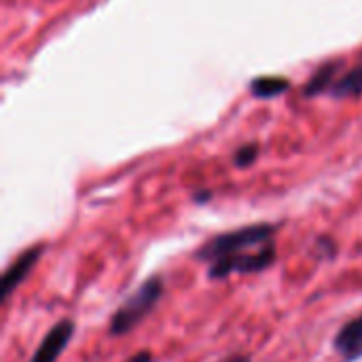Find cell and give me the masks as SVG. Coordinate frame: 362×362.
Masks as SVG:
<instances>
[{"label":"cell","mask_w":362,"mask_h":362,"mask_svg":"<svg viewBox=\"0 0 362 362\" xmlns=\"http://www.w3.org/2000/svg\"><path fill=\"white\" fill-rule=\"evenodd\" d=\"M76 325L70 318H62L59 322H55L47 335L42 337V341L38 344L36 352L32 354L30 362H57L59 356L66 352V348L70 346L72 337H74Z\"/></svg>","instance_id":"5"},{"label":"cell","mask_w":362,"mask_h":362,"mask_svg":"<svg viewBox=\"0 0 362 362\" xmlns=\"http://www.w3.org/2000/svg\"><path fill=\"white\" fill-rule=\"evenodd\" d=\"M278 261V248L276 242H269L259 248H250L244 252H235L223 259H216L208 265V278L210 280H227L229 276H250L261 274L269 267H274Z\"/></svg>","instance_id":"3"},{"label":"cell","mask_w":362,"mask_h":362,"mask_svg":"<svg viewBox=\"0 0 362 362\" xmlns=\"http://www.w3.org/2000/svg\"><path fill=\"white\" fill-rule=\"evenodd\" d=\"M312 255L318 261H333L337 257V242L329 235H320L312 244Z\"/></svg>","instance_id":"10"},{"label":"cell","mask_w":362,"mask_h":362,"mask_svg":"<svg viewBox=\"0 0 362 362\" xmlns=\"http://www.w3.org/2000/svg\"><path fill=\"white\" fill-rule=\"evenodd\" d=\"M276 233H278V225H274V223H255V225H246V227H240L233 231H225V233H218V235L210 238L208 242H204L193 252V259L210 265L216 259L265 246V244L274 242Z\"/></svg>","instance_id":"2"},{"label":"cell","mask_w":362,"mask_h":362,"mask_svg":"<svg viewBox=\"0 0 362 362\" xmlns=\"http://www.w3.org/2000/svg\"><path fill=\"white\" fill-rule=\"evenodd\" d=\"M291 89V81L284 76H259L250 83V91L259 100H272Z\"/></svg>","instance_id":"9"},{"label":"cell","mask_w":362,"mask_h":362,"mask_svg":"<svg viewBox=\"0 0 362 362\" xmlns=\"http://www.w3.org/2000/svg\"><path fill=\"white\" fill-rule=\"evenodd\" d=\"M165 293V282L159 274L148 276L110 316L108 320V335L123 337L132 333L138 325H142L159 305Z\"/></svg>","instance_id":"1"},{"label":"cell","mask_w":362,"mask_h":362,"mask_svg":"<svg viewBox=\"0 0 362 362\" xmlns=\"http://www.w3.org/2000/svg\"><path fill=\"white\" fill-rule=\"evenodd\" d=\"M257 157H259V144L257 142H248V144H244V146H240L235 151L233 163L244 170V168H250L257 161Z\"/></svg>","instance_id":"11"},{"label":"cell","mask_w":362,"mask_h":362,"mask_svg":"<svg viewBox=\"0 0 362 362\" xmlns=\"http://www.w3.org/2000/svg\"><path fill=\"white\" fill-rule=\"evenodd\" d=\"M42 255H45V244H32L30 248H25L21 255H17L13 259V263L2 274V288H0L2 303H6L8 297L28 280V276L32 274V269L36 267V263L40 261Z\"/></svg>","instance_id":"4"},{"label":"cell","mask_w":362,"mask_h":362,"mask_svg":"<svg viewBox=\"0 0 362 362\" xmlns=\"http://www.w3.org/2000/svg\"><path fill=\"white\" fill-rule=\"evenodd\" d=\"M339 68H341V62H329V64L320 66V68L312 74V78L305 83V87H303V95H308V98H316V95L329 93V89H331V87H333V83L337 81Z\"/></svg>","instance_id":"7"},{"label":"cell","mask_w":362,"mask_h":362,"mask_svg":"<svg viewBox=\"0 0 362 362\" xmlns=\"http://www.w3.org/2000/svg\"><path fill=\"white\" fill-rule=\"evenodd\" d=\"M329 95L335 100H350V98H361L362 95V64L354 66L352 70L344 72L337 76L333 87L329 89Z\"/></svg>","instance_id":"8"},{"label":"cell","mask_w":362,"mask_h":362,"mask_svg":"<svg viewBox=\"0 0 362 362\" xmlns=\"http://www.w3.org/2000/svg\"><path fill=\"white\" fill-rule=\"evenodd\" d=\"M210 199V191H206V193H197L195 195V202H208Z\"/></svg>","instance_id":"14"},{"label":"cell","mask_w":362,"mask_h":362,"mask_svg":"<svg viewBox=\"0 0 362 362\" xmlns=\"http://www.w3.org/2000/svg\"><path fill=\"white\" fill-rule=\"evenodd\" d=\"M127 362H153V354H151L148 350H140V352H136L134 356H129Z\"/></svg>","instance_id":"12"},{"label":"cell","mask_w":362,"mask_h":362,"mask_svg":"<svg viewBox=\"0 0 362 362\" xmlns=\"http://www.w3.org/2000/svg\"><path fill=\"white\" fill-rule=\"evenodd\" d=\"M333 350L344 362H356L362 358V314L350 318L333 337Z\"/></svg>","instance_id":"6"},{"label":"cell","mask_w":362,"mask_h":362,"mask_svg":"<svg viewBox=\"0 0 362 362\" xmlns=\"http://www.w3.org/2000/svg\"><path fill=\"white\" fill-rule=\"evenodd\" d=\"M221 362H250V356L248 354H233V356H229V358Z\"/></svg>","instance_id":"13"}]
</instances>
